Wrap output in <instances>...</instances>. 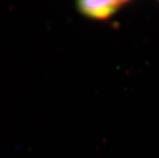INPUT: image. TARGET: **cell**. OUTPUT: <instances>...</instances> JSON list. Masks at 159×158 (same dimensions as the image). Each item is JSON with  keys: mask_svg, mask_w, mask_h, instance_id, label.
Masks as SVG:
<instances>
[{"mask_svg": "<svg viewBox=\"0 0 159 158\" xmlns=\"http://www.w3.org/2000/svg\"><path fill=\"white\" fill-rule=\"evenodd\" d=\"M129 3L127 1L111 0H84L77 2V8L81 14L91 20H105L119 11Z\"/></svg>", "mask_w": 159, "mask_h": 158, "instance_id": "obj_1", "label": "cell"}]
</instances>
